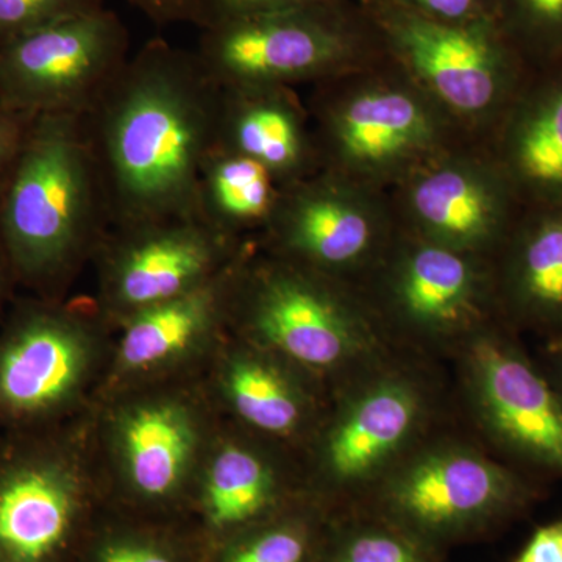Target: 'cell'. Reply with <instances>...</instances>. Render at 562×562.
Masks as SVG:
<instances>
[{
  "mask_svg": "<svg viewBox=\"0 0 562 562\" xmlns=\"http://www.w3.org/2000/svg\"><path fill=\"white\" fill-rule=\"evenodd\" d=\"M220 94L194 50L155 38L128 58L83 116L113 225L199 216V171L216 144Z\"/></svg>",
  "mask_w": 562,
  "mask_h": 562,
  "instance_id": "obj_1",
  "label": "cell"
},
{
  "mask_svg": "<svg viewBox=\"0 0 562 562\" xmlns=\"http://www.w3.org/2000/svg\"><path fill=\"white\" fill-rule=\"evenodd\" d=\"M111 225L83 116L33 117L0 190V246L18 286L61 301Z\"/></svg>",
  "mask_w": 562,
  "mask_h": 562,
  "instance_id": "obj_2",
  "label": "cell"
},
{
  "mask_svg": "<svg viewBox=\"0 0 562 562\" xmlns=\"http://www.w3.org/2000/svg\"><path fill=\"white\" fill-rule=\"evenodd\" d=\"M458 419L442 362L395 350L328 402L303 450L306 494L335 514L361 508L428 438Z\"/></svg>",
  "mask_w": 562,
  "mask_h": 562,
  "instance_id": "obj_3",
  "label": "cell"
},
{
  "mask_svg": "<svg viewBox=\"0 0 562 562\" xmlns=\"http://www.w3.org/2000/svg\"><path fill=\"white\" fill-rule=\"evenodd\" d=\"M228 328L303 373L328 401L397 350L353 286L255 241L233 262Z\"/></svg>",
  "mask_w": 562,
  "mask_h": 562,
  "instance_id": "obj_4",
  "label": "cell"
},
{
  "mask_svg": "<svg viewBox=\"0 0 562 562\" xmlns=\"http://www.w3.org/2000/svg\"><path fill=\"white\" fill-rule=\"evenodd\" d=\"M306 90L321 171L372 190L472 139L387 55Z\"/></svg>",
  "mask_w": 562,
  "mask_h": 562,
  "instance_id": "obj_5",
  "label": "cell"
},
{
  "mask_svg": "<svg viewBox=\"0 0 562 562\" xmlns=\"http://www.w3.org/2000/svg\"><path fill=\"white\" fill-rule=\"evenodd\" d=\"M532 497L524 473L495 457L458 417L422 442L358 509L441 553L508 522Z\"/></svg>",
  "mask_w": 562,
  "mask_h": 562,
  "instance_id": "obj_6",
  "label": "cell"
},
{
  "mask_svg": "<svg viewBox=\"0 0 562 562\" xmlns=\"http://www.w3.org/2000/svg\"><path fill=\"white\" fill-rule=\"evenodd\" d=\"M195 57L220 88H310L386 57L360 0L269 11L203 29Z\"/></svg>",
  "mask_w": 562,
  "mask_h": 562,
  "instance_id": "obj_7",
  "label": "cell"
},
{
  "mask_svg": "<svg viewBox=\"0 0 562 562\" xmlns=\"http://www.w3.org/2000/svg\"><path fill=\"white\" fill-rule=\"evenodd\" d=\"M353 288L394 349L432 361L498 319L491 260L402 231Z\"/></svg>",
  "mask_w": 562,
  "mask_h": 562,
  "instance_id": "obj_8",
  "label": "cell"
},
{
  "mask_svg": "<svg viewBox=\"0 0 562 562\" xmlns=\"http://www.w3.org/2000/svg\"><path fill=\"white\" fill-rule=\"evenodd\" d=\"M384 52L469 138L482 140L530 74L494 18L428 20L391 0H360Z\"/></svg>",
  "mask_w": 562,
  "mask_h": 562,
  "instance_id": "obj_9",
  "label": "cell"
},
{
  "mask_svg": "<svg viewBox=\"0 0 562 562\" xmlns=\"http://www.w3.org/2000/svg\"><path fill=\"white\" fill-rule=\"evenodd\" d=\"M450 362L454 405L468 430L517 471L562 479V397L519 333L492 321Z\"/></svg>",
  "mask_w": 562,
  "mask_h": 562,
  "instance_id": "obj_10",
  "label": "cell"
},
{
  "mask_svg": "<svg viewBox=\"0 0 562 562\" xmlns=\"http://www.w3.org/2000/svg\"><path fill=\"white\" fill-rule=\"evenodd\" d=\"M76 436L0 432V562H77L109 498Z\"/></svg>",
  "mask_w": 562,
  "mask_h": 562,
  "instance_id": "obj_11",
  "label": "cell"
},
{
  "mask_svg": "<svg viewBox=\"0 0 562 562\" xmlns=\"http://www.w3.org/2000/svg\"><path fill=\"white\" fill-rule=\"evenodd\" d=\"M102 314L57 299L14 297L0 328V432L55 428L79 401Z\"/></svg>",
  "mask_w": 562,
  "mask_h": 562,
  "instance_id": "obj_12",
  "label": "cell"
},
{
  "mask_svg": "<svg viewBox=\"0 0 562 562\" xmlns=\"http://www.w3.org/2000/svg\"><path fill=\"white\" fill-rule=\"evenodd\" d=\"M131 58L114 11L79 14L0 47V106L29 116H85Z\"/></svg>",
  "mask_w": 562,
  "mask_h": 562,
  "instance_id": "obj_13",
  "label": "cell"
},
{
  "mask_svg": "<svg viewBox=\"0 0 562 562\" xmlns=\"http://www.w3.org/2000/svg\"><path fill=\"white\" fill-rule=\"evenodd\" d=\"M397 231L387 192L319 171L283 187L255 243L353 286L382 258Z\"/></svg>",
  "mask_w": 562,
  "mask_h": 562,
  "instance_id": "obj_14",
  "label": "cell"
},
{
  "mask_svg": "<svg viewBox=\"0 0 562 562\" xmlns=\"http://www.w3.org/2000/svg\"><path fill=\"white\" fill-rule=\"evenodd\" d=\"M250 241L232 238L199 216L113 225L95 254L98 310L122 322L224 272Z\"/></svg>",
  "mask_w": 562,
  "mask_h": 562,
  "instance_id": "obj_15",
  "label": "cell"
},
{
  "mask_svg": "<svg viewBox=\"0 0 562 562\" xmlns=\"http://www.w3.org/2000/svg\"><path fill=\"white\" fill-rule=\"evenodd\" d=\"M398 231L491 260L524 206L482 144L443 151L390 192Z\"/></svg>",
  "mask_w": 562,
  "mask_h": 562,
  "instance_id": "obj_16",
  "label": "cell"
},
{
  "mask_svg": "<svg viewBox=\"0 0 562 562\" xmlns=\"http://www.w3.org/2000/svg\"><path fill=\"white\" fill-rule=\"evenodd\" d=\"M199 442V420L187 402L157 395L131 403L114 427L122 479L109 508L158 522L188 524Z\"/></svg>",
  "mask_w": 562,
  "mask_h": 562,
  "instance_id": "obj_17",
  "label": "cell"
},
{
  "mask_svg": "<svg viewBox=\"0 0 562 562\" xmlns=\"http://www.w3.org/2000/svg\"><path fill=\"white\" fill-rule=\"evenodd\" d=\"M305 497L299 458L238 428L214 447L188 524L210 552Z\"/></svg>",
  "mask_w": 562,
  "mask_h": 562,
  "instance_id": "obj_18",
  "label": "cell"
},
{
  "mask_svg": "<svg viewBox=\"0 0 562 562\" xmlns=\"http://www.w3.org/2000/svg\"><path fill=\"white\" fill-rule=\"evenodd\" d=\"M232 338L220 382L238 428L301 458L330 401L276 355L238 336Z\"/></svg>",
  "mask_w": 562,
  "mask_h": 562,
  "instance_id": "obj_19",
  "label": "cell"
},
{
  "mask_svg": "<svg viewBox=\"0 0 562 562\" xmlns=\"http://www.w3.org/2000/svg\"><path fill=\"white\" fill-rule=\"evenodd\" d=\"M480 144L524 209L562 206V61L531 69Z\"/></svg>",
  "mask_w": 562,
  "mask_h": 562,
  "instance_id": "obj_20",
  "label": "cell"
},
{
  "mask_svg": "<svg viewBox=\"0 0 562 562\" xmlns=\"http://www.w3.org/2000/svg\"><path fill=\"white\" fill-rule=\"evenodd\" d=\"M491 271L498 319L543 346H561L562 206L524 209Z\"/></svg>",
  "mask_w": 562,
  "mask_h": 562,
  "instance_id": "obj_21",
  "label": "cell"
},
{
  "mask_svg": "<svg viewBox=\"0 0 562 562\" xmlns=\"http://www.w3.org/2000/svg\"><path fill=\"white\" fill-rule=\"evenodd\" d=\"M214 146L260 162L281 187L321 171L308 109L295 88H221Z\"/></svg>",
  "mask_w": 562,
  "mask_h": 562,
  "instance_id": "obj_22",
  "label": "cell"
},
{
  "mask_svg": "<svg viewBox=\"0 0 562 562\" xmlns=\"http://www.w3.org/2000/svg\"><path fill=\"white\" fill-rule=\"evenodd\" d=\"M233 262L220 276L195 290L143 310L122 322L124 331L114 361L117 373L127 376L158 371L228 328Z\"/></svg>",
  "mask_w": 562,
  "mask_h": 562,
  "instance_id": "obj_23",
  "label": "cell"
},
{
  "mask_svg": "<svg viewBox=\"0 0 562 562\" xmlns=\"http://www.w3.org/2000/svg\"><path fill=\"white\" fill-rule=\"evenodd\" d=\"M281 190L260 162L213 146L199 171L198 214L224 235L257 241L271 221Z\"/></svg>",
  "mask_w": 562,
  "mask_h": 562,
  "instance_id": "obj_24",
  "label": "cell"
},
{
  "mask_svg": "<svg viewBox=\"0 0 562 562\" xmlns=\"http://www.w3.org/2000/svg\"><path fill=\"white\" fill-rule=\"evenodd\" d=\"M331 520L325 506L305 497L214 547L205 562H321Z\"/></svg>",
  "mask_w": 562,
  "mask_h": 562,
  "instance_id": "obj_25",
  "label": "cell"
},
{
  "mask_svg": "<svg viewBox=\"0 0 562 562\" xmlns=\"http://www.w3.org/2000/svg\"><path fill=\"white\" fill-rule=\"evenodd\" d=\"M190 524L158 522L106 508L77 562H205Z\"/></svg>",
  "mask_w": 562,
  "mask_h": 562,
  "instance_id": "obj_26",
  "label": "cell"
},
{
  "mask_svg": "<svg viewBox=\"0 0 562 562\" xmlns=\"http://www.w3.org/2000/svg\"><path fill=\"white\" fill-rule=\"evenodd\" d=\"M321 562H441V553L366 509L333 516Z\"/></svg>",
  "mask_w": 562,
  "mask_h": 562,
  "instance_id": "obj_27",
  "label": "cell"
},
{
  "mask_svg": "<svg viewBox=\"0 0 562 562\" xmlns=\"http://www.w3.org/2000/svg\"><path fill=\"white\" fill-rule=\"evenodd\" d=\"M494 20L530 69L562 61V0H494Z\"/></svg>",
  "mask_w": 562,
  "mask_h": 562,
  "instance_id": "obj_28",
  "label": "cell"
},
{
  "mask_svg": "<svg viewBox=\"0 0 562 562\" xmlns=\"http://www.w3.org/2000/svg\"><path fill=\"white\" fill-rule=\"evenodd\" d=\"M105 9V0H0V47L54 22Z\"/></svg>",
  "mask_w": 562,
  "mask_h": 562,
  "instance_id": "obj_29",
  "label": "cell"
},
{
  "mask_svg": "<svg viewBox=\"0 0 562 562\" xmlns=\"http://www.w3.org/2000/svg\"><path fill=\"white\" fill-rule=\"evenodd\" d=\"M336 0H192L190 24L201 31L221 22Z\"/></svg>",
  "mask_w": 562,
  "mask_h": 562,
  "instance_id": "obj_30",
  "label": "cell"
},
{
  "mask_svg": "<svg viewBox=\"0 0 562 562\" xmlns=\"http://www.w3.org/2000/svg\"><path fill=\"white\" fill-rule=\"evenodd\" d=\"M428 20L465 24L494 18V0H391Z\"/></svg>",
  "mask_w": 562,
  "mask_h": 562,
  "instance_id": "obj_31",
  "label": "cell"
},
{
  "mask_svg": "<svg viewBox=\"0 0 562 562\" xmlns=\"http://www.w3.org/2000/svg\"><path fill=\"white\" fill-rule=\"evenodd\" d=\"M33 117L0 106V190L7 179L11 165L21 149Z\"/></svg>",
  "mask_w": 562,
  "mask_h": 562,
  "instance_id": "obj_32",
  "label": "cell"
},
{
  "mask_svg": "<svg viewBox=\"0 0 562 562\" xmlns=\"http://www.w3.org/2000/svg\"><path fill=\"white\" fill-rule=\"evenodd\" d=\"M514 562H562V520L543 525L532 532Z\"/></svg>",
  "mask_w": 562,
  "mask_h": 562,
  "instance_id": "obj_33",
  "label": "cell"
},
{
  "mask_svg": "<svg viewBox=\"0 0 562 562\" xmlns=\"http://www.w3.org/2000/svg\"><path fill=\"white\" fill-rule=\"evenodd\" d=\"M127 2L160 27L190 22L192 0H127Z\"/></svg>",
  "mask_w": 562,
  "mask_h": 562,
  "instance_id": "obj_34",
  "label": "cell"
},
{
  "mask_svg": "<svg viewBox=\"0 0 562 562\" xmlns=\"http://www.w3.org/2000/svg\"><path fill=\"white\" fill-rule=\"evenodd\" d=\"M16 288L18 281L14 279L13 271H11L5 251L0 246V319L5 316L7 310L10 308L11 302L14 301Z\"/></svg>",
  "mask_w": 562,
  "mask_h": 562,
  "instance_id": "obj_35",
  "label": "cell"
},
{
  "mask_svg": "<svg viewBox=\"0 0 562 562\" xmlns=\"http://www.w3.org/2000/svg\"><path fill=\"white\" fill-rule=\"evenodd\" d=\"M538 362L562 397V346H543Z\"/></svg>",
  "mask_w": 562,
  "mask_h": 562,
  "instance_id": "obj_36",
  "label": "cell"
},
{
  "mask_svg": "<svg viewBox=\"0 0 562 562\" xmlns=\"http://www.w3.org/2000/svg\"><path fill=\"white\" fill-rule=\"evenodd\" d=\"M561 346H562V344H561Z\"/></svg>",
  "mask_w": 562,
  "mask_h": 562,
  "instance_id": "obj_37",
  "label": "cell"
}]
</instances>
